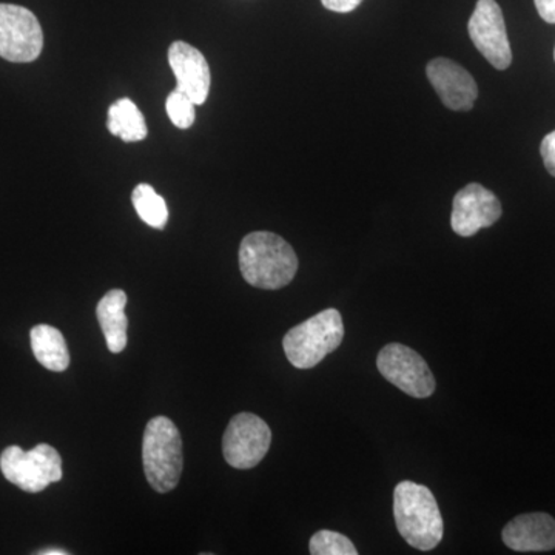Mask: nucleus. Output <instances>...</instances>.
Masks as SVG:
<instances>
[{"mask_svg": "<svg viewBox=\"0 0 555 555\" xmlns=\"http://www.w3.org/2000/svg\"><path fill=\"white\" fill-rule=\"evenodd\" d=\"M43 49V33L30 10L0 3V57L16 64L38 60Z\"/></svg>", "mask_w": 555, "mask_h": 555, "instance_id": "obj_6", "label": "nucleus"}, {"mask_svg": "<svg viewBox=\"0 0 555 555\" xmlns=\"http://www.w3.org/2000/svg\"><path fill=\"white\" fill-rule=\"evenodd\" d=\"M310 554L312 555H357L358 550L346 535L339 532L318 531L310 539Z\"/></svg>", "mask_w": 555, "mask_h": 555, "instance_id": "obj_18", "label": "nucleus"}, {"mask_svg": "<svg viewBox=\"0 0 555 555\" xmlns=\"http://www.w3.org/2000/svg\"><path fill=\"white\" fill-rule=\"evenodd\" d=\"M426 75L448 108L455 112L473 109L478 98V87L476 80L462 65L447 57H437L427 64Z\"/></svg>", "mask_w": 555, "mask_h": 555, "instance_id": "obj_11", "label": "nucleus"}, {"mask_svg": "<svg viewBox=\"0 0 555 555\" xmlns=\"http://www.w3.org/2000/svg\"><path fill=\"white\" fill-rule=\"evenodd\" d=\"M540 153H542L546 170L555 177V130L543 138L542 145H540Z\"/></svg>", "mask_w": 555, "mask_h": 555, "instance_id": "obj_20", "label": "nucleus"}, {"mask_svg": "<svg viewBox=\"0 0 555 555\" xmlns=\"http://www.w3.org/2000/svg\"><path fill=\"white\" fill-rule=\"evenodd\" d=\"M195 107L196 105L181 91H171L169 98H167V115L178 129H189L193 126L196 118Z\"/></svg>", "mask_w": 555, "mask_h": 555, "instance_id": "obj_19", "label": "nucleus"}, {"mask_svg": "<svg viewBox=\"0 0 555 555\" xmlns=\"http://www.w3.org/2000/svg\"><path fill=\"white\" fill-rule=\"evenodd\" d=\"M393 517L408 545L430 551L440 545L444 524L433 491L414 481H401L393 491Z\"/></svg>", "mask_w": 555, "mask_h": 555, "instance_id": "obj_2", "label": "nucleus"}, {"mask_svg": "<svg viewBox=\"0 0 555 555\" xmlns=\"http://www.w3.org/2000/svg\"><path fill=\"white\" fill-rule=\"evenodd\" d=\"M554 60H555V50H554Z\"/></svg>", "mask_w": 555, "mask_h": 555, "instance_id": "obj_24", "label": "nucleus"}, {"mask_svg": "<svg viewBox=\"0 0 555 555\" xmlns=\"http://www.w3.org/2000/svg\"><path fill=\"white\" fill-rule=\"evenodd\" d=\"M0 469L10 483L31 494L62 480L61 455L46 443L28 452L20 447L7 448L0 455Z\"/></svg>", "mask_w": 555, "mask_h": 555, "instance_id": "obj_5", "label": "nucleus"}, {"mask_svg": "<svg viewBox=\"0 0 555 555\" xmlns=\"http://www.w3.org/2000/svg\"><path fill=\"white\" fill-rule=\"evenodd\" d=\"M503 543L518 553L555 550V518L545 513L524 514L503 528Z\"/></svg>", "mask_w": 555, "mask_h": 555, "instance_id": "obj_13", "label": "nucleus"}, {"mask_svg": "<svg viewBox=\"0 0 555 555\" xmlns=\"http://www.w3.org/2000/svg\"><path fill=\"white\" fill-rule=\"evenodd\" d=\"M379 374L409 397L427 398L436 392V378L425 358L411 347L390 343L378 353Z\"/></svg>", "mask_w": 555, "mask_h": 555, "instance_id": "obj_7", "label": "nucleus"}, {"mask_svg": "<svg viewBox=\"0 0 555 555\" xmlns=\"http://www.w3.org/2000/svg\"><path fill=\"white\" fill-rule=\"evenodd\" d=\"M345 338V323L337 309H326L292 327L283 339L287 360L298 369H312L337 350Z\"/></svg>", "mask_w": 555, "mask_h": 555, "instance_id": "obj_4", "label": "nucleus"}, {"mask_svg": "<svg viewBox=\"0 0 555 555\" xmlns=\"http://www.w3.org/2000/svg\"><path fill=\"white\" fill-rule=\"evenodd\" d=\"M109 133L122 139L124 142H138L147 138L149 129L144 115L129 98L119 100L108 108Z\"/></svg>", "mask_w": 555, "mask_h": 555, "instance_id": "obj_16", "label": "nucleus"}, {"mask_svg": "<svg viewBox=\"0 0 555 555\" xmlns=\"http://www.w3.org/2000/svg\"><path fill=\"white\" fill-rule=\"evenodd\" d=\"M127 295L126 292L115 288L104 295L98 305L96 315L100 320L102 332H104L105 341L109 352L119 353L127 347V320L126 309Z\"/></svg>", "mask_w": 555, "mask_h": 555, "instance_id": "obj_14", "label": "nucleus"}, {"mask_svg": "<svg viewBox=\"0 0 555 555\" xmlns=\"http://www.w3.org/2000/svg\"><path fill=\"white\" fill-rule=\"evenodd\" d=\"M272 443V430L264 420L250 412H241L230 420L222 452L225 462L235 469H251L262 462Z\"/></svg>", "mask_w": 555, "mask_h": 555, "instance_id": "obj_8", "label": "nucleus"}, {"mask_svg": "<svg viewBox=\"0 0 555 555\" xmlns=\"http://www.w3.org/2000/svg\"><path fill=\"white\" fill-rule=\"evenodd\" d=\"M540 17L547 24H555V0H534Z\"/></svg>", "mask_w": 555, "mask_h": 555, "instance_id": "obj_22", "label": "nucleus"}, {"mask_svg": "<svg viewBox=\"0 0 555 555\" xmlns=\"http://www.w3.org/2000/svg\"><path fill=\"white\" fill-rule=\"evenodd\" d=\"M142 460L145 477L156 492L166 494L177 488L184 467L182 438L167 416H155L145 426Z\"/></svg>", "mask_w": 555, "mask_h": 555, "instance_id": "obj_3", "label": "nucleus"}, {"mask_svg": "<svg viewBox=\"0 0 555 555\" xmlns=\"http://www.w3.org/2000/svg\"><path fill=\"white\" fill-rule=\"evenodd\" d=\"M39 555H67V551L57 550V547H51V550L39 551Z\"/></svg>", "mask_w": 555, "mask_h": 555, "instance_id": "obj_23", "label": "nucleus"}, {"mask_svg": "<svg viewBox=\"0 0 555 555\" xmlns=\"http://www.w3.org/2000/svg\"><path fill=\"white\" fill-rule=\"evenodd\" d=\"M502 217V204L494 193L483 185L467 184L460 190L452 204L451 225L463 238L476 235L481 229L491 228Z\"/></svg>", "mask_w": 555, "mask_h": 555, "instance_id": "obj_10", "label": "nucleus"}, {"mask_svg": "<svg viewBox=\"0 0 555 555\" xmlns=\"http://www.w3.org/2000/svg\"><path fill=\"white\" fill-rule=\"evenodd\" d=\"M240 269L250 286L278 291L292 283L298 258L287 241L270 232H254L241 241Z\"/></svg>", "mask_w": 555, "mask_h": 555, "instance_id": "obj_1", "label": "nucleus"}, {"mask_svg": "<svg viewBox=\"0 0 555 555\" xmlns=\"http://www.w3.org/2000/svg\"><path fill=\"white\" fill-rule=\"evenodd\" d=\"M363 0H321L327 10L335 11V13H350L361 5Z\"/></svg>", "mask_w": 555, "mask_h": 555, "instance_id": "obj_21", "label": "nucleus"}, {"mask_svg": "<svg viewBox=\"0 0 555 555\" xmlns=\"http://www.w3.org/2000/svg\"><path fill=\"white\" fill-rule=\"evenodd\" d=\"M133 206L137 208L139 218L153 229L166 228L169 221V207L163 196L155 192L149 184H139L133 190Z\"/></svg>", "mask_w": 555, "mask_h": 555, "instance_id": "obj_17", "label": "nucleus"}, {"mask_svg": "<svg viewBox=\"0 0 555 555\" xmlns=\"http://www.w3.org/2000/svg\"><path fill=\"white\" fill-rule=\"evenodd\" d=\"M170 67L177 76V89L195 105H203L210 93V67L195 47L177 40L169 49Z\"/></svg>", "mask_w": 555, "mask_h": 555, "instance_id": "obj_12", "label": "nucleus"}, {"mask_svg": "<svg viewBox=\"0 0 555 555\" xmlns=\"http://www.w3.org/2000/svg\"><path fill=\"white\" fill-rule=\"evenodd\" d=\"M474 46L496 69L509 68L513 51L507 39L505 17L495 0H478L467 24Z\"/></svg>", "mask_w": 555, "mask_h": 555, "instance_id": "obj_9", "label": "nucleus"}, {"mask_svg": "<svg viewBox=\"0 0 555 555\" xmlns=\"http://www.w3.org/2000/svg\"><path fill=\"white\" fill-rule=\"evenodd\" d=\"M36 360L51 372H64L69 366V352L64 335L56 327L39 324L30 332Z\"/></svg>", "mask_w": 555, "mask_h": 555, "instance_id": "obj_15", "label": "nucleus"}]
</instances>
